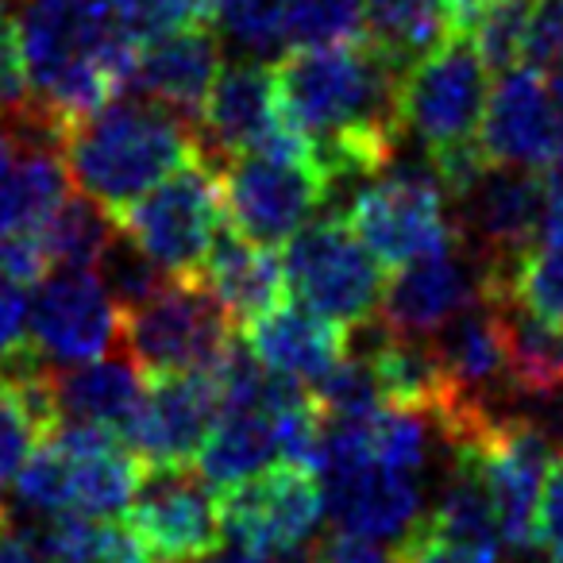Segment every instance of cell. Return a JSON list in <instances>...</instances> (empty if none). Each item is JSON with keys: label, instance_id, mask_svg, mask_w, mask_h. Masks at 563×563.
I'll list each match as a JSON object with an SVG mask.
<instances>
[{"label": "cell", "instance_id": "cell-5", "mask_svg": "<svg viewBox=\"0 0 563 563\" xmlns=\"http://www.w3.org/2000/svg\"><path fill=\"white\" fill-rule=\"evenodd\" d=\"M124 355L143 375L217 371L235 347L232 317L201 278H166L140 306L120 309Z\"/></svg>", "mask_w": 563, "mask_h": 563}, {"label": "cell", "instance_id": "cell-9", "mask_svg": "<svg viewBox=\"0 0 563 563\" xmlns=\"http://www.w3.org/2000/svg\"><path fill=\"white\" fill-rule=\"evenodd\" d=\"M486 101L490 70L463 32H452L440 47L401 70V128L424 143V155L475 143Z\"/></svg>", "mask_w": 563, "mask_h": 563}, {"label": "cell", "instance_id": "cell-6", "mask_svg": "<svg viewBox=\"0 0 563 563\" xmlns=\"http://www.w3.org/2000/svg\"><path fill=\"white\" fill-rule=\"evenodd\" d=\"M220 170L205 155L120 209L117 232L170 278H197L220 232Z\"/></svg>", "mask_w": 563, "mask_h": 563}, {"label": "cell", "instance_id": "cell-38", "mask_svg": "<svg viewBox=\"0 0 563 563\" xmlns=\"http://www.w3.org/2000/svg\"><path fill=\"white\" fill-rule=\"evenodd\" d=\"M104 4H109L112 20L124 27L128 40L140 43V47L194 24L181 9V0H104Z\"/></svg>", "mask_w": 563, "mask_h": 563}, {"label": "cell", "instance_id": "cell-47", "mask_svg": "<svg viewBox=\"0 0 563 563\" xmlns=\"http://www.w3.org/2000/svg\"><path fill=\"white\" fill-rule=\"evenodd\" d=\"M181 9L194 24H209L217 16V0H181Z\"/></svg>", "mask_w": 563, "mask_h": 563}, {"label": "cell", "instance_id": "cell-10", "mask_svg": "<svg viewBox=\"0 0 563 563\" xmlns=\"http://www.w3.org/2000/svg\"><path fill=\"white\" fill-rule=\"evenodd\" d=\"M329 194L332 186L309 158L240 155L220 170L228 228L263 247H278L321 217Z\"/></svg>", "mask_w": 563, "mask_h": 563}, {"label": "cell", "instance_id": "cell-24", "mask_svg": "<svg viewBox=\"0 0 563 563\" xmlns=\"http://www.w3.org/2000/svg\"><path fill=\"white\" fill-rule=\"evenodd\" d=\"M194 463L205 483L217 490H228V486L278 463V437H274L271 409H224Z\"/></svg>", "mask_w": 563, "mask_h": 563}, {"label": "cell", "instance_id": "cell-35", "mask_svg": "<svg viewBox=\"0 0 563 563\" xmlns=\"http://www.w3.org/2000/svg\"><path fill=\"white\" fill-rule=\"evenodd\" d=\"M97 271L104 274V286H109V294L117 298V306L120 309H128V306H140L143 298H151V294L163 286L170 274H163L155 263H151L147 255H143L135 243H128L124 235L117 232V240L109 243V251H104V258H101V266Z\"/></svg>", "mask_w": 563, "mask_h": 563}, {"label": "cell", "instance_id": "cell-17", "mask_svg": "<svg viewBox=\"0 0 563 563\" xmlns=\"http://www.w3.org/2000/svg\"><path fill=\"white\" fill-rule=\"evenodd\" d=\"M478 147L494 166L521 170H560L563 166V117L540 70L514 66L498 78L478 124Z\"/></svg>", "mask_w": 563, "mask_h": 563}, {"label": "cell", "instance_id": "cell-1", "mask_svg": "<svg viewBox=\"0 0 563 563\" xmlns=\"http://www.w3.org/2000/svg\"><path fill=\"white\" fill-rule=\"evenodd\" d=\"M282 117L306 135L317 170L332 189L375 178L401 140V66L371 40L301 47L271 66Z\"/></svg>", "mask_w": 563, "mask_h": 563}, {"label": "cell", "instance_id": "cell-12", "mask_svg": "<svg viewBox=\"0 0 563 563\" xmlns=\"http://www.w3.org/2000/svg\"><path fill=\"white\" fill-rule=\"evenodd\" d=\"M455 228L460 247L483 266L486 298L501 290L517 258L537 243L544 209V174L521 166H486L483 178L460 197Z\"/></svg>", "mask_w": 563, "mask_h": 563}, {"label": "cell", "instance_id": "cell-16", "mask_svg": "<svg viewBox=\"0 0 563 563\" xmlns=\"http://www.w3.org/2000/svg\"><path fill=\"white\" fill-rule=\"evenodd\" d=\"M120 340V306L97 271H58L40 282L27 309V344L43 363L78 367Z\"/></svg>", "mask_w": 563, "mask_h": 563}, {"label": "cell", "instance_id": "cell-11", "mask_svg": "<svg viewBox=\"0 0 563 563\" xmlns=\"http://www.w3.org/2000/svg\"><path fill=\"white\" fill-rule=\"evenodd\" d=\"M197 143L205 158H220V163H232L240 155H278L313 163L306 135L282 117L274 70L258 58H243L220 70L197 120Z\"/></svg>", "mask_w": 563, "mask_h": 563}, {"label": "cell", "instance_id": "cell-22", "mask_svg": "<svg viewBox=\"0 0 563 563\" xmlns=\"http://www.w3.org/2000/svg\"><path fill=\"white\" fill-rule=\"evenodd\" d=\"M197 278L228 309V317L243 324L282 306V294H286V271H282V258L274 255V247L251 243L247 235L232 232V228L217 232Z\"/></svg>", "mask_w": 563, "mask_h": 563}, {"label": "cell", "instance_id": "cell-27", "mask_svg": "<svg viewBox=\"0 0 563 563\" xmlns=\"http://www.w3.org/2000/svg\"><path fill=\"white\" fill-rule=\"evenodd\" d=\"M35 544L47 563H155L132 525H117L109 517H47V529Z\"/></svg>", "mask_w": 563, "mask_h": 563}, {"label": "cell", "instance_id": "cell-44", "mask_svg": "<svg viewBox=\"0 0 563 563\" xmlns=\"http://www.w3.org/2000/svg\"><path fill=\"white\" fill-rule=\"evenodd\" d=\"M194 563H271V555H258V552H247V548H212L209 555H201V560Z\"/></svg>", "mask_w": 563, "mask_h": 563}, {"label": "cell", "instance_id": "cell-40", "mask_svg": "<svg viewBox=\"0 0 563 563\" xmlns=\"http://www.w3.org/2000/svg\"><path fill=\"white\" fill-rule=\"evenodd\" d=\"M532 540L537 548L563 544V452H555V460L544 471V483H540L537 509H532Z\"/></svg>", "mask_w": 563, "mask_h": 563}, {"label": "cell", "instance_id": "cell-48", "mask_svg": "<svg viewBox=\"0 0 563 563\" xmlns=\"http://www.w3.org/2000/svg\"><path fill=\"white\" fill-rule=\"evenodd\" d=\"M548 89H552V101H555V109H560V117H563V66L552 74V86H548Z\"/></svg>", "mask_w": 563, "mask_h": 563}, {"label": "cell", "instance_id": "cell-4", "mask_svg": "<svg viewBox=\"0 0 563 563\" xmlns=\"http://www.w3.org/2000/svg\"><path fill=\"white\" fill-rule=\"evenodd\" d=\"M448 201L452 197L440 186L429 158L424 166L390 163L352 197L344 220L378 266L398 271L417 258L460 247V228Z\"/></svg>", "mask_w": 563, "mask_h": 563}, {"label": "cell", "instance_id": "cell-49", "mask_svg": "<svg viewBox=\"0 0 563 563\" xmlns=\"http://www.w3.org/2000/svg\"><path fill=\"white\" fill-rule=\"evenodd\" d=\"M552 563H563V544H560V548H552Z\"/></svg>", "mask_w": 563, "mask_h": 563}, {"label": "cell", "instance_id": "cell-14", "mask_svg": "<svg viewBox=\"0 0 563 563\" xmlns=\"http://www.w3.org/2000/svg\"><path fill=\"white\" fill-rule=\"evenodd\" d=\"M128 525L155 563H194L220 548V501L194 463H143Z\"/></svg>", "mask_w": 563, "mask_h": 563}, {"label": "cell", "instance_id": "cell-3", "mask_svg": "<svg viewBox=\"0 0 563 563\" xmlns=\"http://www.w3.org/2000/svg\"><path fill=\"white\" fill-rule=\"evenodd\" d=\"M58 155L74 186L117 217L163 178L194 163L201 143L186 120L135 97L70 120L58 135Z\"/></svg>", "mask_w": 563, "mask_h": 563}, {"label": "cell", "instance_id": "cell-37", "mask_svg": "<svg viewBox=\"0 0 563 563\" xmlns=\"http://www.w3.org/2000/svg\"><path fill=\"white\" fill-rule=\"evenodd\" d=\"M401 563H498V544H478L437 532L432 525L417 521L413 532L401 540Z\"/></svg>", "mask_w": 563, "mask_h": 563}, {"label": "cell", "instance_id": "cell-19", "mask_svg": "<svg viewBox=\"0 0 563 563\" xmlns=\"http://www.w3.org/2000/svg\"><path fill=\"white\" fill-rule=\"evenodd\" d=\"M220 409H224V398H220L217 371L155 375V386L143 394V406L128 424L124 440L147 467L194 463L212 424L220 421Z\"/></svg>", "mask_w": 563, "mask_h": 563}, {"label": "cell", "instance_id": "cell-21", "mask_svg": "<svg viewBox=\"0 0 563 563\" xmlns=\"http://www.w3.org/2000/svg\"><path fill=\"white\" fill-rule=\"evenodd\" d=\"M247 352L271 375L290 383H321L352 347L347 329L306 306H274L271 313L243 324Z\"/></svg>", "mask_w": 563, "mask_h": 563}, {"label": "cell", "instance_id": "cell-18", "mask_svg": "<svg viewBox=\"0 0 563 563\" xmlns=\"http://www.w3.org/2000/svg\"><path fill=\"white\" fill-rule=\"evenodd\" d=\"M486 298V274L463 247L417 258L386 278L378 329L401 340H432L448 321Z\"/></svg>", "mask_w": 563, "mask_h": 563}, {"label": "cell", "instance_id": "cell-23", "mask_svg": "<svg viewBox=\"0 0 563 563\" xmlns=\"http://www.w3.org/2000/svg\"><path fill=\"white\" fill-rule=\"evenodd\" d=\"M143 394H147L143 371L128 355H120V360L101 355L93 363L55 371L58 421L97 424V429H112L124 437L128 424L140 413Z\"/></svg>", "mask_w": 563, "mask_h": 563}, {"label": "cell", "instance_id": "cell-43", "mask_svg": "<svg viewBox=\"0 0 563 563\" xmlns=\"http://www.w3.org/2000/svg\"><path fill=\"white\" fill-rule=\"evenodd\" d=\"M0 563H47L32 532L12 529L9 517L0 521Z\"/></svg>", "mask_w": 563, "mask_h": 563}, {"label": "cell", "instance_id": "cell-33", "mask_svg": "<svg viewBox=\"0 0 563 563\" xmlns=\"http://www.w3.org/2000/svg\"><path fill=\"white\" fill-rule=\"evenodd\" d=\"M529 12L532 0H494L486 9H478L467 20L463 32L471 40V47L478 51V58L486 63V70H514L521 66V51H525V27H529Z\"/></svg>", "mask_w": 563, "mask_h": 563}, {"label": "cell", "instance_id": "cell-2", "mask_svg": "<svg viewBox=\"0 0 563 563\" xmlns=\"http://www.w3.org/2000/svg\"><path fill=\"white\" fill-rule=\"evenodd\" d=\"M16 24L32 89L27 124L47 140L58 143L70 120L132 89L140 43L128 40L104 0H24Z\"/></svg>", "mask_w": 563, "mask_h": 563}, {"label": "cell", "instance_id": "cell-25", "mask_svg": "<svg viewBox=\"0 0 563 563\" xmlns=\"http://www.w3.org/2000/svg\"><path fill=\"white\" fill-rule=\"evenodd\" d=\"M70 197V174L51 143H27L24 155L0 178V240L35 232Z\"/></svg>", "mask_w": 563, "mask_h": 563}, {"label": "cell", "instance_id": "cell-31", "mask_svg": "<svg viewBox=\"0 0 563 563\" xmlns=\"http://www.w3.org/2000/svg\"><path fill=\"white\" fill-rule=\"evenodd\" d=\"M494 301H509L563 329V243H532L506 274Z\"/></svg>", "mask_w": 563, "mask_h": 563}, {"label": "cell", "instance_id": "cell-34", "mask_svg": "<svg viewBox=\"0 0 563 563\" xmlns=\"http://www.w3.org/2000/svg\"><path fill=\"white\" fill-rule=\"evenodd\" d=\"M290 0H217V20L232 43L266 58L286 43Z\"/></svg>", "mask_w": 563, "mask_h": 563}, {"label": "cell", "instance_id": "cell-30", "mask_svg": "<svg viewBox=\"0 0 563 563\" xmlns=\"http://www.w3.org/2000/svg\"><path fill=\"white\" fill-rule=\"evenodd\" d=\"M424 525H432L437 532L460 540H478V544H501L498 537V517H494V501L486 483L478 478V471L467 460H455L452 475L440 486V498L432 506V514L424 517Z\"/></svg>", "mask_w": 563, "mask_h": 563}, {"label": "cell", "instance_id": "cell-20", "mask_svg": "<svg viewBox=\"0 0 563 563\" xmlns=\"http://www.w3.org/2000/svg\"><path fill=\"white\" fill-rule=\"evenodd\" d=\"M220 70H224V55H220V40L209 32V24H186L163 40L143 43L140 58H135L132 89L135 97L197 128Z\"/></svg>", "mask_w": 563, "mask_h": 563}, {"label": "cell", "instance_id": "cell-29", "mask_svg": "<svg viewBox=\"0 0 563 563\" xmlns=\"http://www.w3.org/2000/svg\"><path fill=\"white\" fill-rule=\"evenodd\" d=\"M40 240L58 271H97L109 243L117 240V220L86 194H70L40 228Z\"/></svg>", "mask_w": 563, "mask_h": 563}, {"label": "cell", "instance_id": "cell-42", "mask_svg": "<svg viewBox=\"0 0 563 563\" xmlns=\"http://www.w3.org/2000/svg\"><path fill=\"white\" fill-rule=\"evenodd\" d=\"M313 555L321 563H401L398 555L386 552L378 540H363V537H352V532H332Z\"/></svg>", "mask_w": 563, "mask_h": 563}, {"label": "cell", "instance_id": "cell-7", "mask_svg": "<svg viewBox=\"0 0 563 563\" xmlns=\"http://www.w3.org/2000/svg\"><path fill=\"white\" fill-rule=\"evenodd\" d=\"M282 271L298 301L344 329H363L383 301V266L344 217H317L282 243Z\"/></svg>", "mask_w": 563, "mask_h": 563}, {"label": "cell", "instance_id": "cell-45", "mask_svg": "<svg viewBox=\"0 0 563 563\" xmlns=\"http://www.w3.org/2000/svg\"><path fill=\"white\" fill-rule=\"evenodd\" d=\"M444 4H448V12H452V24L463 27L478 9H486V4H494V0H444Z\"/></svg>", "mask_w": 563, "mask_h": 563}, {"label": "cell", "instance_id": "cell-13", "mask_svg": "<svg viewBox=\"0 0 563 563\" xmlns=\"http://www.w3.org/2000/svg\"><path fill=\"white\" fill-rule=\"evenodd\" d=\"M324 521V483L298 463H271L258 475L228 486L220 498V529L258 555H294Z\"/></svg>", "mask_w": 563, "mask_h": 563}, {"label": "cell", "instance_id": "cell-8", "mask_svg": "<svg viewBox=\"0 0 563 563\" xmlns=\"http://www.w3.org/2000/svg\"><path fill=\"white\" fill-rule=\"evenodd\" d=\"M324 517L336 532L363 540H406L421 521V486L417 475L371 460L347 421H324Z\"/></svg>", "mask_w": 563, "mask_h": 563}, {"label": "cell", "instance_id": "cell-39", "mask_svg": "<svg viewBox=\"0 0 563 563\" xmlns=\"http://www.w3.org/2000/svg\"><path fill=\"white\" fill-rule=\"evenodd\" d=\"M521 66L529 70H560L563 66V0H532Z\"/></svg>", "mask_w": 563, "mask_h": 563}, {"label": "cell", "instance_id": "cell-26", "mask_svg": "<svg viewBox=\"0 0 563 563\" xmlns=\"http://www.w3.org/2000/svg\"><path fill=\"white\" fill-rule=\"evenodd\" d=\"M506 317V386L514 398H563V329L501 301Z\"/></svg>", "mask_w": 563, "mask_h": 563}, {"label": "cell", "instance_id": "cell-36", "mask_svg": "<svg viewBox=\"0 0 563 563\" xmlns=\"http://www.w3.org/2000/svg\"><path fill=\"white\" fill-rule=\"evenodd\" d=\"M27 112H32V89H27L24 51H20V24L0 0V120L20 124Z\"/></svg>", "mask_w": 563, "mask_h": 563}, {"label": "cell", "instance_id": "cell-41", "mask_svg": "<svg viewBox=\"0 0 563 563\" xmlns=\"http://www.w3.org/2000/svg\"><path fill=\"white\" fill-rule=\"evenodd\" d=\"M24 290L27 286L0 274V360L32 347L27 344V309H32V301H27Z\"/></svg>", "mask_w": 563, "mask_h": 563}, {"label": "cell", "instance_id": "cell-50", "mask_svg": "<svg viewBox=\"0 0 563 563\" xmlns=\"http://www.w3.org/2000/svg\"><path fill=\"white\" fill-rule=\"evenodd\" d=\"M0 483H4V478H0ZM0 521H4V501H0Z\"/></svg>", "mask_w": 563, "mask_h": 563}, {"label": "cell", "instance_id": "cell-32", "mask_svg": "<svg viewBox=\"0 0 563 563\" xmlns=\"http://www.w3.org/2000/svg\"><path fill=\"white\" fill-rule=\"evenodd\" d=\"M367 40V4L363 0H290L286 43L301 47H344Z\"/></svg>", "mask_w": 563, "mask_h": 563}, {"label": "cell", "instance_id": "cell-28", "mask_svg": "<svg viewBox=\"0 0 563 563\" xmlns=\"http://www.w3.org/2000/svg\"><path fill=\"white\" fill-rule=\"evenodd\" d=\"M367 40L406 70L455 32L444 0H363Z\"/></svg>", "mask_w": 563, "mask_h": 563}, {"label": "cell", "instance_id": "cell-46", "mask_svg": "<svg viewBox=\"0 0 563 563\" xmlns=\"http://www.w3.org/2000/svg\"><path fill=\"white\" fill-rule=\"evenodd\" d=\"M16 163V135L4 128V120H0V178L9 174V166Z\"/></svg>", "mask_w": 563, "mask_h": 563}, {"label": "cell", "instance_id": "cell-15", "mask_svg": "<svg viewBox=\"0 0 563 563\" xmlns=\"http://www.w3.org/2000/svg\"><path fill=\"white\" fill-rule=\"evenodd\" d=\"M555 440L537 417L506 413L494 421V429L467 452H455V460H467L486 483L498 517L501 544L529 552L537 548L532 540V509L544 483L548 463L555 460Z\"/></svg>", "mask_w": 563, "mask_h": 563}]
</instances>
